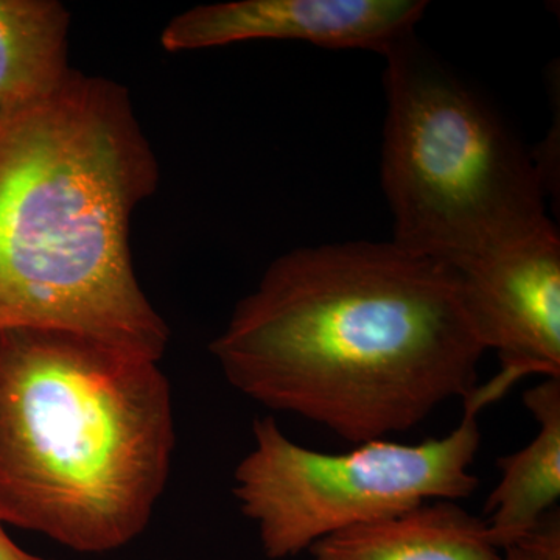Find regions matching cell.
<instances>
[{
    "label": "cell",
    "mask_w": 560,
    "mask_h": 560,
    "mask_svg": "<svg viewBox=\"0 0 560 560\" xmlns=\"http://www.w3.org/2000/svg\"><path fill=\"white\" fill-rule=\"evenodd\" d=\"M312 560H500L485 518L456 501H431L404 514L319 540Z\"/></svg>",
    "instance_id": "ba28073f"
},
{
    "label": "cell",
    "mask_w": 560,
    "mask_h": 560,
    "mask_svg": "<svg viewBox=\"0 0 560 560\" xmlns=\"http://www.w3.org/2000/svg\"><path fill=\"white\" fill-rule=\"evenodd\" d=\"M500 560H560V514L551 512L539 528L501 551Z\"/></svg>",
    "instance_id": "8fae6325"
},
{
    "label": "cell",
    "mask_w": 560,
    "mask_h": 560,
    "mask_svg": "<svg viewBox=\"0 0 560 560\" xmlns=\"http://www.w3.org/2000/svg\"><path fill=\"white\" fill-rule=\"evenodd\" d=\"M523 401L539 429L521 451L497 460L500 481L485 506L490 539L500 551L539 528L559 510L560 381L545 378L525 390Z\"/></svg>",
    "instance_id": "9c48e42d"
},
{
    "label": "cell",
    "mask_w": 560,
    "mask_h": 560,
    "mask_svg": "<svg viewBox=\"0 0 560 560\" xmlns=\"http://www.w3.org/2000/svg\"><path fill=\"white\" fill-rule=\"evenodd\" d=\"M160 164L131 95L73 70L0 120V331H73L160 361L171 329L140 289L130 232Z\"/></svg>",
    "instance_id": "7a4b0ae2"
},
{
    "label": "cell",
    "mask_w": 560,
    "mask_h": 560,
    "mask_svg": "<svg viewBox=\"0 0 560 560\" xmlns=\"http://www.w3.org/2000/svg\"><path fill=\"white\" fill-rule=\"evenodd\" d=\"M423 0H234L173 18L162 49L178 54L246 40H305L327 49L385 51L415 32Z\"/></svg>",
    "instance_id": "52a82bcc"
},
{
    "label": "cell",
    "mask_w": 560,
    "mask_h": 560,
    "mask_svg": "<svg viewBox=\"0 0 560 560\" xmlns=\"http://www.w3.org/2000/svg\"><path fill=\"white\" fill-rule=\"evenodd\" d=\"M158 361L57 329L0 331V521L80 552L130 544L167 485Z\"/></svg>",
    "instance_id": "3957f363"
},
{
    "label": "cell",
    "mask_w": 560,
    "mask_h": 560,
    "mask_svg": "<svg viewBox=\"0 0 560 560\" xmlns=\"http://www.w3.org/2000/svg\"><path fill=\"white\" fill-rule=\"evenodd\" d=\"M210 352L249 399L359 445L467 399L488 349L451 268L389 241L278 257Z\"/></svg>",
    "instance_id": "6da1fadb"
},
{
    "label": "cell",
    "mask_w": 560,
    "mask_h": 560,
    "mask_svg": "<svg viewBox=\"0 0 560 560\" xmlns=\"http://www.w3.org/2000/svg\"><path fill=\"white\" fill-rule=\"evenodd\" d=\"M474 390L463 419L444 438L419 444L377 440L324 453L289 440L275 418L254 422V445L234 474V495L259 529L265 556L294 558L341 530L404 514L431 501H459L478 488L481 447Z\"/></svg>",
    "instance_id": "5b68a950"
},
{
    "label": "cell",
    "mask_w": 560,
    "mask_h": 560,
    "mask_svg": "<svg viewBox=\"0 0 560 560\" xmlns=\"http://www.w3.org/2000/svg\"><path fill=\"white\" fill-rule=\"evenodd\" d=\"M451 268L503 396L529 375L560 381V235L552 220Z\"/></svg>",
    "instance_id": "8992f818"
},
{
    "label": "cell",
    "mask_w": 560,
    "mask_h": 560,
    "mask_svg": "<svg viewBox=\"0 0 560 560\" xmlns=\"http://www.w3.org/2000/svg\"><path fill=\"white\" fill-rule=\"evenodd\" d=\"M70 13L58 0H0V120L68 83Z\"/></svg>",
    "instance_id": "30bf717a"
},
{
    "label": "cell",
    "mask_w": 560,
    "mask_h": 560,
    "mask_svg": "<svg viewBox=\"0 0 560 560\" xmlns=\"http://www.w3.org/2000/svg\"><path fill=\"white\" fill-rule=\"evenodd\" d=\"M383 55L390 241L453 267L550 220L544 168L480 92L415 32Z\"/></svg>",
    "instance_id": "277c9868"
},
{
    "label": "cell",
    "mask_w": 560,
    "mask_h": 560,
    "mask_svg": "<svg viewBox=\"0 0 560 560\" xmlns=\"http://www.w3.org/2000/svg\"><path fill=\"white\" fill-rule=\"evenodd\" d=\"M0 560H47L39 558V556L32 555L22 550L20 545L16 544L5 528H3V522L0 521Z\"/></svg>",
    "instance_id": "7c38bea8"
}]
</instances>
